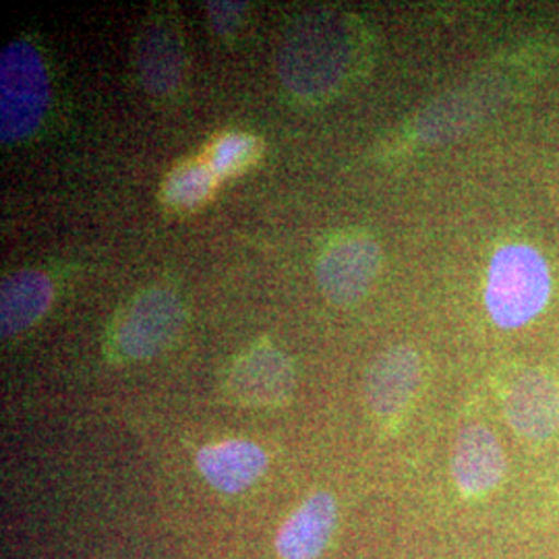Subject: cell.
Wrapping results in <instances>:
<instances>
[{"mask_svg": "<svg viewBox=\"0 0 559 559\" xmlns=\"http://www.w3.org/2000/svg\"><path fill=\"white\" fill-rule=\"evenodd\" d=\"M293 360L272 346H255L230 367L228 390L242 404L278 406L295 390Z\"/></svg>", "mask_w": 559, "mask_h": 559, "instance_id": "9", "label": "cell"}, {"mask_svg": "<svg viewBox=\"0 0 559 559\" xmlns=\"http://www.w3.org/2000/svg\"><path fill=\"white\" fill-rule=\"evenodd\" d=\"M198 468L214 489L235 496L261 479L267 468V454L253 441H218L201 448Z\"/></svg>", "mask_w": 559, "mask_h": 559, "instance_id": "11", "label": "cell"}, {"mask_svg": "<svg viewBox=\"0 0 559 559\" xmlns=\"http://www.w3.org/2000/svg\"><path fill=\"white\" fill-rule=\"evenodd\" d=\"M423 362L413 346L396 344L385 348L367 367L362 390L365 402L381 423L399 420L419 392Z\"/></svg>", "mask_w": 559, "mask_h": 559, "instance_id": "6", "label": "cell"}, {"mask_svg": "<svg viewBox=\"0 0 559 559\" xmlns=\"http://www.w3.org/2000/svg\"><path fill=\"white\" fill-rule=\"evenodd\" d=\"M551 293L547 261L528 245H506L493 255L485 300L500 328H520L537 318Z\"/></svg>", "mask_w": 559, "mask_h": 559, "instance_id": "2", "label": "cell"}, {"mask_svg": "<svg viewBox=\"0 0 559 559\" xmlns=\"http://www.w3.org/2000/svg\"><path fill=\"white\" fill-rule=\"evenodd\" d=\"M261 141L249 133H226L221 140L214 141L207 150L205 162L214 170V175L233 177L245 170L249 164L260 158Z\"/></svg>", "mask_w": 559, "mask_h": 559, "instance_id": "15", "label": "cell"}, {"mask_svg": "<svg viewBox=\"0 0 559 559\" xmlns=\"http://www.w3.org/2000/svg\"><path fill=\"white\" fill-rule=\"evenodd\" d=\"M216 180L218 177L207 162H182L162 182V200L179 210H195L212 198Z\"/></svg>", "mask_w": 559, "mask_h": 559, "instance_id": "14", "label": "cell"}, {"mask_svg": "<svg viewBox=\"0 0 559 559\" xmlns=\"http://www.w3.org/2000/svg\"><path fill=\"white\" fill-rule=\"evenodd\" d=\"M55 286L40 270H21L0 286V334L13 338L48 311Z\"/></svg>", "mask_w": 559, "mask_h": 559, "instance_id": "13", "label": "cell"}, {"mask_svg": "<svg viewBox=\"0 0 559 559\" xmlns=\"http://www.w3.org/2000/svg\"><path fill=\"white\" fill-rule=\"evenodd\" d=\"M338 522L332 493L318 491L282 524L276 551L282 559H318L325 551Z\"/></svg>", "mask_w": 559, "mask_h": 559, "instance_id": "10", "label": "cell"}, {"mask_svg": "<svg viewBox=\"0 0 559 559\" xmlns=\"http://www.w3.org/2000/svg\"><path fill=\"white\" fill-rule=\"evenodd\" d=\"M187 311L179 295L170 288H147L122 309L115 344L127 359H152L179 338Z\"/></svg>", "mask_w": 559, "mask_h": 559, "instance_id": "4", "label": "cell"}, {"mask_svg": "<svg viewBox=\"0 0 559 559\" xmlns=\"http://www.w3.org/2000/svg\"><path fill=\"white\" fill-rule=\"evenodd\" d=\"M135 64L141 83L150 94L164 96L177 90L185 67L177 29L162 20L147 23L138 41Z\"/></svg>", "mask_w": 559, "mask_h": 559, "instance_id": "12", "label": "cell"}, {"mask_svg": "<svg viewBox=\"0 0 559 559\" xmlns=\"http://www.w3.org/2000/svg\"><path fill=\"white\" fill-rule=\"evenodd\" d=\"M503 413L522 440H551L559 431V381L539 369L520 373L506 390Z\"/></svg>", "mask_w": 559, "mask_h": 559, "instance_id": "8", "label": "cell"}, {"mask_svg": "<svg viewBox=\"0 0 559 559\" xmlns=\"http://www.w3.org/2000/svg\"><path fill=\"white\" fill-rule=\"evenodd\" d=\"M48 102L50 80L38 48L27 40L7 44L0 55V140L17 143L34 135Z\"/></svg>", "mask_w": 559, "mask_h": 559, "instance_id": "3", "label": "cell"}, {"mask_svg": "<svg viewBox=\"0 0 559 559\" xmlns=\"http://www.w3.org/2000/svg\"><path fill=\"white\" fill-rule=\"evenodd\" d=\"M452 479L464 500L489 498L508 473V460L498 436L483 427L468 425L459 433L452 450Z\"/></svg>", "mask_w": 559, "mask_h": 559, "instance_id": "7", "label": "cell"}, {"mask_svg": "<svg viewBox=\"0 0 559 559\" xmlns=\"http://www.w3.org/2000/svg\"><path fill=\"white\" fill-rule=\"evenodd\" d=\"M380 267L378 240L365 233H350L332 240L321 251L316 276L321 293L330 302L350 307L371 290Z\"/></svg>", "mask_w": 559, "mask_h": 559, "instance_id": "5", "label": "cell"}, {"mask_svg": "<svg viewBox=\"0 0 559 559\" xmlns=\"http://www.w3.org/2000/svg\"><path fill=\"white\" fill-rule=\"evenodd\" d=\"M355 36L336 11H309L293 21L278 50L282 83L302 98H323L338 90L355 60Z\"/></svg>", "mask_w": 559, "mask_h": 559, "instance_id": "1", "label": "cell"}, {"mask_svg": "<svg viewBox=\"0 0 559 559\" xmlns=\"http://www.w3.org/2000/svg\"><path fill=\"white\" fill-rule=\"evenodd\" d=\"M245 11H247L245 2H210L207 4L210 21L222 36H230L233 32L239 29Z\"/></svg>", "mask_w": 559, "mask_h": 559, "instance_id": "16", "label": "cell"}]
</instances>
